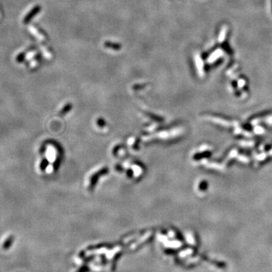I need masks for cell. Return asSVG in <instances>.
I'll use <instances>...</instances> for the list:
<instances>
[]
</instances>
